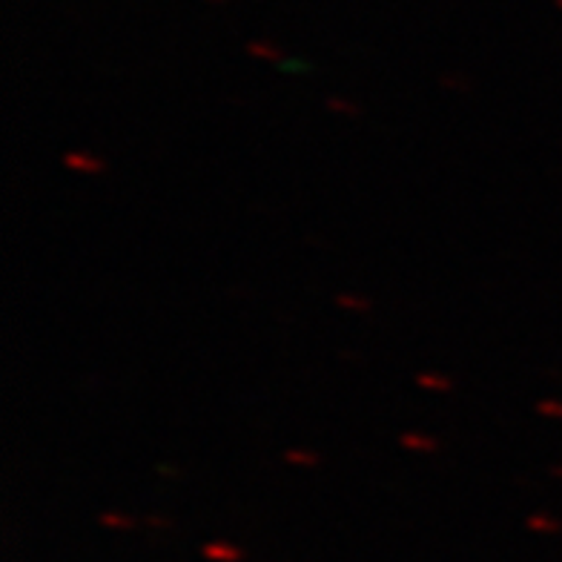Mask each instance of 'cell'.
Masks as SVG:
<instances>
[{
	"label": "cell",
	"mask_w": 562,
	"mask_h": 562,
	"mask_svg": "<svg viewBox=\"0 0 562 562\" xmlns=\"http://www.w3.org/2000/svg\"><path fill=\"white\" fill-rule=\"evenodd\" d=\"M64 164H67L72 172H83V176H101V172L106 170L101 158L83 156V153H67V156H64Z\"/></svg>",
	"instance_id": "obj_1"
},
{
	"label": "cell",
	"mask_w": 562,
	"mask_h": 562,
	"mask_svg": "<svg viewBox=\"0 0 562 562\" xmlns=\"http://www.w3.org/2000/svg\"><path fill=\"white\" fill-rule=\"evenodd\" d=\"M402 448L416 453H434L439 451V442L434 437H425V434H402L400 437Z\"/></svg>",
	"instance_id": "obj_2"
},
{
	"label": "cell",
	"mask_w": 562,
	"mask_h": 562,
	"mask_svg": "<svg viewBox=\"0 0 562 562\" xmlns=\"http://www.w3.org/2000/svg\"><path fill=\"white\" fill-rule=\"evenodd\" d=\"M416 385L428 387V391L448 393L453 387V382L448 376H442V373H419V376H416Z\"/></svg>",
	"instance_id": "obj_3"
},
{
	"label": "cell",
	"mask_w": 562,
	"mask_h": 562,
	"mask_svg": "<svg viewBox=\"0 0 562 562\" xmlns=\"http://www.w3.org/2000/svg\"><path fill=\"white\" fill-rule=\"evenodd\" d=\"M284 462H288V465L313 468L318 465V457L313 451H307V448H290V451H284Z\"/></svg>",
	"instance_id": "obj_4"
},
{
	"label": "cell",
	"mask_w": 562,
	"mask_h": 562,
	"mask_svg": "<svg viewBox=\"0 0 562 562\" xmlns=\"http://www.w3.org/2000/svg\"><path fill=\"white\" fill-rule=\"evenodd\" d=\"M327 110L339 112V115H348V119H356L359 115V106L350 104L348 98H327Z\"/></svg>",
	"instance_id": "obj_5"
},
{
	"label": "cell",
	"mask_w": 562,
	"mask_h": 562,
	"mask_svg": "<svg viewBox=\"0 0 562 562\" xmlns=\"http://www.w3.org/2000/svg\"><path fill=\"white\" fill-rule=\"evenodd\" d=\"M336 304H341L345 311H356V313H368L373 304L370 299H359V296H336Z\"/></svg>",
	"instance_id": "obj_6"
},
{
	"label": "cell",
	"mask_w": 562,
	"mask_h": 562,
	"mask_svg": "<svg viewBox=\"0 0 562 562\" xmlns=\"http://www.w3.org/2000/svg\"><path fill=\"white\" fill-rule=\"evenodd\" d=\"M250 53L256 58H265V60H279V49L273 46H265V44H250Z\"/></svg>",
	"instance_id": "obj_7"
}]
</instances>
